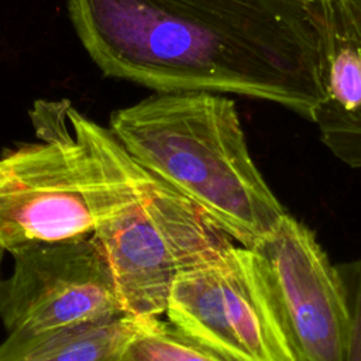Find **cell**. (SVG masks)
I'll return each mask as SVG.
<instances>
[{
	"label": "cell",
	"instance_id": "cell-1",
	"mask_svg": "<svg viewBox=\"0 0 361 361\" xmlns=\"http://www.w3.org/2000/svg\"><path fill=\"white\" fill-rule=\"evenodd\" d=\"M100 72L154 92L275 103L310 121L322 93L305 0H66Z\"/></svg>",
	"mask_w": 361,
	"mask_h": 361
},
{
	"label": "cell",
	"instance_id": "cell-2",
	"mask_svg": "<svg viewBox=\"0 0 361 361\" xmlns=\"http://www.w3.org/2000/svg\"><path fill=\"white\" fill-rule=\"evenodd\" d=\"M68 116L93 178V235L110 262L124 313L159 317L182 271L235 243L188 197L141 166L109 127L71 100Z\"/></svg>",
	"mask_w": 361,
	"mask_h": 361
},
{
	"label": "cell",
	"instance_id": "cell-3",
	"mask_svg": "<svg viewBox=\"0 0 361 361\" xmlns=\"http://www.w3.org/2000/svg\"><path fill=\"white\" fill-rule=\"evenodd\" d=\"M109 128L141 166L238 245L255 247L286 213L257 168L235 103L226 94L154 92L114 110Z\"/></svg>",
	"mask_w": 361,
	"mask_h": 361
},
{
	"label": "cell",
	"instance_id": "cell-4",
	"mask_svg": "<svg viewBox=\"0 0 361 361\" xmlns=\"http://www.w3.org/2000/svg\"><path fill=\"white\" fill-rule=\"evenodd\" d=\"M35 141L0 154V244L10 254L94 234L93 178L68 99L34 102Z\"/></svg>",
	"mask_w": 361,
	"mask_h": 361
},
{
	"label": "cell",
	"instance_id": "cell-5",
	"mask_svg": "<svg viewBox=\"0 0 361 361\" xmlns=\"http://www.w3.org/2000/svg\"><path fill=\"white\" fill-rule=\"evenodd\" d=\"M165 314L226 361H295L257 254L244 245L182 271Z\"/></svg>",
	"mask_w": 361,
	"mask_h": 361
},
{
	"label": "cell",
	"instance_id": "cell-6",
	"mask_svg": "<svg viewBox=\"0 0 361 361\" xmlns=\"http://www.w3.org/2000/svg\"><path fill=\"white\" fill-rule=\"evenodd\" d=\"M13 257L0 281V320L8 334H35L127 316L110 262L94 235L35 245Z\"/></svg>",
	"mask_w": 361,
	"mask_h": 361
},
{
	"label": "cell",
	"instance_id": "cell-7",
	"mask_svg": "<svg viewBox=\"0 0 361 361\" xmlns=\"http://www.w3.org/2000/svg\"><path fill=\"white\" fill-rule=\"evenodd\" d=\"M295 361H345L351 313L337 265L314 233L285 213L255 247Z\"/></svg>",
	"mask_w": 361,
	"mask_h": 361
},
{
	"label": "cell",
	"instance_id": "cell-8",
	"mask_svg": "<svg viewBox=\"0 0 361 361\" xmlns=\"http://www.w3.org/2000/svg\"><path fill=\"white\" fill-rule=\"evenodd\" d=\"M322 97L312 123L322 142L361 169V0H305Z\"/></svg>",
	"mask_w": 361,
	"mask_h": 361
},
{
	"label": "cell",
	"instance_id": "cell-9",
	"mask_svg": "<svg viewBox=\"0 0 361 361\" xmlns=\"http://www.w3.org/2000/svg\"><path fill=\"white\" fill-rule=\"evenodd\" d=\"M145 319H120L35 334H8L0 361H118L130 337Z\"/></svg>",
	"mask_w": 361,
	"mask_h": 361
},
{
	"label": "cell",
	"instance_id": "cell-10",
	"mask_svg": "<svg viewBox=\"0 0 361 361\" xmlns=\"http://www.w3.org/2000/svg\"><path fill=\"white\" fill-rule=\"evenodd\" d=\"M118 361H226L171 322L145 319L126 343Z\"/></svg>",
	"mask_w": 361,
	"mask_h": 361
},
{
	"label": "cell",
	"instance_id": "cell-11",
	"mask_svg": "<svg viewBox=\"0 0 361 361\" xmlns=\"http://www.w3.org/2000/svg\"><path fill=\"white\" fill-rule=\"evenodd\" d=\"M338 267L351 313V331L345 361H361V257Z\"/></svg>",
	"mask_w": 361,
	"mask_h": 361
},
{
	"label": "cell",
	"instance_id": "cell-12",
	"mask_svg": "<svg viewBox=\"0 0 361 361\" xmlns=\"http://www.w3.org/2000/svg\"><path fill=\"white\" fill-rule=\"evenodd\" d=\"M6 252V250H4V247L0 244V265H1V259H3V254Z\"/></svg>",
	"mask_w": 361,
	"mask_h": 361
}]
</instances>
